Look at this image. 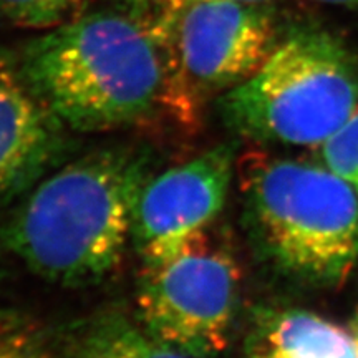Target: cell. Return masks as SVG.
<instances>
[{
	"instance_id": "52a82bcc",
	"label": "cell",
	"mask_w": 358,
	"mask_h": 358,
	"mask_svg": "<svg viewBox=\"0 0 358 358\" xmlns=\"http://www.w3.org/2000/svg\"><path fill=\"white\" fill-rule=\"evenodd\" d=\"M236 155L219 145L148 179L138 198L131 243L143 262L173 256L191 236L211 227L229 192Z\"/></svg>"
},
{
	"instance_id": "8fae6325",
	"label": "cell",
	"mask_w": 358,
	"mask_h": 358,
	"mask_svg": "<svg viewBox=\"0 0 358 358\" xmlns=\"http://www.w3.org/2000/svg\"><path fill=\"white\" fill-rule=\"evenodd\" d=\"M92 0H0V19L17 27L53 29L77 19Z\"/></svg>"
},
{
	"instance_id": "277c9868",
	"label": "cell",
	"mask_w": 358,
	"mask_h": 358,
	"mask_svg": "<svg viewBox=\"0 0 358 358\" xmlns=\"http://www.w3.org/2000/svg\"><path fill=\"white\" fill-rule=\"evenodd\" d=\"M219 110L250 141L320 146L358 111V57L324 27L294 25Z\"/></svg>"
},
{
	"instance_id": "5b68a950",
	"label": "cell",
	"mask_w": 358,
	"mask_h": 358,
	"mask_svg": "<svg viewBox=\"0 0 358 358\" xmlns=\"http://www.w3.org/2000/svg\"><path fill=\"white\" fill-rule=\"evenodd\" d=\"M169 75V118L198 123L206 98L252 77L280 38L268 3L201 0L150 20Z\"/></svg>"
},
{
	"instance_id": "7c38bea8",
	"label": "cell",
	"mask_w": 358,
	"mask_h": 358,
	"mask_svg": "<svg viewBox=\"0 0 358 358\" xmlns=\"http://www.w3.org/2000/svg\"><path fill=\"white\" fill-rule=\"evenodd\" d=\"M319 148L320 163L358 194V111Z\"/></svg>"
},
{
	"instance_id": "ba28073f",
	"label": "cell",
	"mask_w": 358,
	"mask_h": 358,
	"mask_svg": "<svg viewBox=\"0 0 358 358\" xmlns=\"http://www.w3.org/2000/svg\"><path fill=\"white\" fill-rule=\"evenodd\" d=\"M66 129L25 82L19 62L0 53V206L58 166Z\"/></svg>"
},
{
	"instance_id": "6da1fadb",
	"label": "cell",
	"mask_w": 358,
	"mask_h": 358,
	"mask_svg": "<svg viewBox=\"0 0 358 358\" xmlns=\"http://www.w3.org/2000/svg\"><path fill=\"white\" fill-rule=\"evenodd\" d=\"M151 178L146 150L106 146L52 169L3 224L0 239L34 274L62 287L100 284L122 264Z\"/></svg>"
},
{
	"instance_id": "5bb4252c",
	"label": "cell",
	"mask_w": 358,
	"mask_h": 358,
	"mask_svg": "<svg viewBox=\"0 0 358 358\" xmlns=\"http://www.w3.org/2000/svg\"><path fill=\"white\" fill-rule=\"evenodd\" d=\"M123 12L140 20H153L163 10L166 0H113Z\"/></svg>"
},
{
	"instance_id": "30bf717a",
	"label": "cell",
	"mask_w": 358,
	"mask_h": 358,
	"mask_svg": "<svg viewBox=\"0 0 358 358\" xmlns=\"http://www.w3.org/2000/svg\"><path fill=\"white\" fill-rule=\"evenodd\" d=\"M65 358H196L161 342L136 319L118 310L83 322L66 342Z\"/></svg>"
},
{
	"instance_id": "2e32d148",
	"label": "cell",
	"mask_w": 358,
	"mask_h": 358,
	"mask_svg": "<svg viewBox=\"0 0 358 358\" xmlns=\"http://www.w3.org/2000/svg\"><path fill=\"white\" fill-rule=\"evenodd\" d=\"M313 2L322 3V6L342 8V10L358 13V0H313Z\"/></svg>"
},
{
	"instance_id": "4fadbf2b",
	"label": "cell",
	"mask_w": 358,
	"mask_h": 358,
	"mask_svg": "<svg viewBox=\"0 0 358 358\" xmlns=\"http://www.w3.org/2000/svg\"><path fill=\"white\" fill-rule=\"evenodd\" d=\"M0 358H52V353L34 327L12 317H0Z\"/></svg>"
},
{
	"instance_id": "7a4b0ae2",
	"label": "cell",
	"mask_w": 358,
	"mask_h": 358,
	"mask_svg": "<svg viewBox=\"0 0 358 358\" xmlns=\"http://www.w3.org/2000/svg\"><path fill=\"white\" fill-rule=\"evenodd\" d=\"M25 82L69 129L138 127L169 115V75L150 22L96 12L53 27L25 45Z\"/></svg>"
},
{
	"instance_id": "9a60e30c",
	"label": "cell",
	"mask_w": 358,
	"mask_h": 358,
	"mask_svg": "<svg viewBox=\"0 0 358 358\" xmlns=\"http://www.w3.org/2000/svg\"><path fill=\"white\" fill-rule=\"evenodd\" d=\"M194 2H201V0H166V2H164L163 10H161L159 15H171V13L181 10V8H185L186 6H189V3H194ZM236 2L268 3L271 0H236ZM155 19H156V17H155Z\"/></svg>"
},
{
	"instance_id": "3957f363",
	"label": "cell",
	"mask_w": 358,
	"mask_h": 358,
	"mask_svg": "<svg viewBox=\"0 0 358 358\" xmlns=\"http://www.w3.org/2000/svg\"><path fill=\"white\" fill-rule=\"evenodd\" d=\"M244 219L259 256L295 287L327 290L358 262V194L324 164L252 155L241 168Z\"/></svg>"
},
{
	"instance_id": "8992f818",
	"label": "cell",
	"mask_w": 358,
	"mask_h": 358,
	"mask_svg": "<svg viewBox=\"0 0 358 358\" xmlns=\"http://www.w3.org/2000/svg\"><path fill=\"white\" fill-rule=\"evenodd\" d=\"M239 297V262L211 226L173 256L141 264L134 319L161 342L211 358L231 345Z\"/></svg>"
},
{
	"instance_id": "9c48e42d",
	"label": "cell",
	"mask_w": 358,
	"mask_h": 358,
	"mask_svg": "<svg viewBox=\"0 0 358 358\" xmlns=\"http://www.w3.org/2000/svg\"><path fill=\"white\" fill-rule=\"evenodd\" d=\"M243 358H358V312L347 324L299 307L254 313Z\"/></svg>"
}]
</instances>
